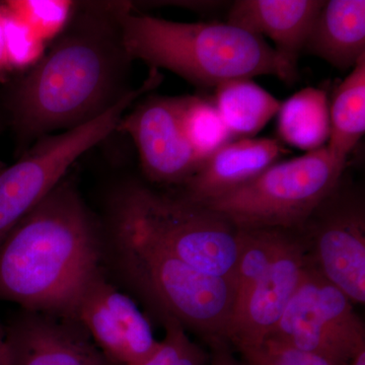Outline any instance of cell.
Masks as SVG:
<instances>
[{
  "label": "cell",
  "mask_w": 365,
  "mask_h": 365,
  "mask_svg": "<svg viewBox=\"0 0 365 365\" xmlns=\"http://www.w3.org/2000/svg\"><path fill=\"white\" fill-rule=\"evenodd\" d=\"M122 1L76 2L39 62L7 86L4 111L20 155L41 137L88 123L130 93L133 59L120 26Z\"/></svg>",
  "instance_id": "1"
},
{
  "label": "cell",
  "mask_w": 365,
  "mask_h": 365,
  "mask_svg": "<svg viewBox=\"0 0 365 365\" xmlns=\"http://www.w3.org/2000/svg\"><path fill=\"white\" fill-rule=\"evenodd\" d=\"M100 228L66 178L0 245V300L25 311L76 318L100 277Z\"/></svg>",
  "instance_id": "2"
},
{
  "label": "cell",
  "mask_w": 365,
  "mask_h": 365,
  "mask_svg": "<svg viewBox=\"0 0 365 365\" xmlns=\"http://www.w3.org/2000/svg\"><path fill=\"white\" fill-rule=\"evenodd\" d=\"M120 26L132 59L168 69L199 86L232 79L276 76L292 85L299 72L264 38L227 23H178L134 11L122 1Z\"/></svg>",
  "instance_id": "3"
},
{
  "label": "cell",
  "mask_w": 365,
  "mask_h": 365,
  "mask_svg": "<svg viewBox=\"0 0 365 365\" xmlns=\"http://www.w3.org/2000/svg\"><path fill=\"white\" fill-rule=\"evenodd\" d=\"M109 225L150 240L200 272L235 282L240 228L200 204L125 182L110 199Z\"/></svg>",
  "instance_id": "4"
},
{
  "label": "cell",
  "mask_w": 365,
  "mask_h": 365,
  "mask_svg": "<svg viewBox=\"0 0 365 365\" xmlns=\"http://www.w3.org/2000/svg\"><path fill=\"white\" fill-rule=\"evenodd\" d=\"M118 262L128 279L163 318L208 342L227 341L235 282L196 270L150 240L109 225Z\"/></svg>",
  "instance_id": "5"
},
{
  "label": "cell",
  "mask_w": 365,
  "mask_h": 365,
  "mask_svg": "<svg viewBox=\"0 0 365 365\" xmlns=\"http://www.w3.org/2000/svg\"><path fill=\"white\" fill-rule=\"evenodd\" d=\"M345 167L323 146L275 163L239 188L200 205L242 230H297L339 184Z\"/></svg>",
  "instance_id": "6"
},
{
  "label": "cell",
  "mask_w": 365,
  "mask_h": 365,
  "mask_svg": "<svg viewBox=\"0 0 365 365\" xmlns=\"http://www.w3.org/2000/svg\"><path fill=\"white\" fill-rule=\"evenodd\" d=\"M163 76L150 69L133 88L97 119L59 134L41 137L11 167H0V245L9 232L66 177L72 163L116 131L135 101L155 90Z\"/></svg>",
  "instance_id": "7"
},
{
  "label": "cell",
  "mask_w": 365,
  "mask_h": 365,
  "mask_svg": "<svg viewBox=\"0 0 365 365\" xmlns=\"http://www.w3.org/2000/svg\"><path fill=\"white\" fill-rule=\"evenodd\" d=\"M268 338L348 365L365 348V329L353 302L309 264ZM267 338V339H268Z\"/></svg>",
  "instance_id": "8"
},
{
  "label": "cell",
  "mask_w": 365,
  "mask_h": 365,
  "mask_svg": "<svg viewBox=\"0 0 365 365\" xmlns=\"http://www.w3.org/2000/svg\"><path fill=\"white\" fill-rule=\"evenodd\" d=\"M299 232L309 264L352 302H365V206L361 192L339 184Z\"/></svg>",
  "instance_id": "9"
},
{
  "label": "cell",
  "mask_w": 365,
  "mask_h": 365,
  "mask_svg": "<svg viewBox=\"0 0 365 365\" xmlns=\"http://www.w3.org/2000/svg\"><path fill=\"white\" fill-rule=\"evenodd\" d=\"M182 97L148 96L120 120L116 131L131 137L150 181L182 185L202 162L182 126Z\"/></svg>",
  "instance_id": "10"
},
{
  "label": "cell",
  "mask_w": 365,
  "mask_h": 365,
  "mask_svg": "<svg viewBox=\"0 0 365 365\" xmlns=\"http://www.w3.org/2000/svg\"><path fill=\"white\" fill-rule=\"evenodd\" d=\"M307 264L304 242L297 230H290L269 267L235 300L227 334L232 347L240 351L267 339L297 292Z\"/></svg>",
  "instance_id": "11"
},
{
  "label": "cell",
  "mask_w": 365,
  "mask_h": 365,
  "mask_svg": "<svg viewBox=\"0 0 365 365\" xmlns=\"http://www.w3.org/2000/svg\"><path fill=\"white\" fill-rule=\"evenodd\" d=\"M76 318L93 342L118 365H137L158 348L150 322L135 302L102 277L86 290Z\"/></svg>",
  "instance_id": "12"
},
{
  "label": "cell",
  "mask_w": 365,
  "mask_h": 365,
  "mask_svg": "<svg viewBox=\"0 0 365 365\" xmlns=\"http://www.w3.org/2000/svg\"><path fill=\"white\" fill-rule=\"evenodd\" d=\"M7 365H118L78 319L25 311L4 329Z\"/></svg>",
  "instance_id": "13"
},
{
  "label": "cell",
  "mask_w": 365,
  "mask_h": 365,
  "mask_svg": "<svg viewBox=\"0 0 365 365\" xmlns=\"http://www.w3.org/2000/svg\"><path fill=\"white\" fill-rule=\"evenodd\" d=\"M285 148L278 139L240 138L206 158L182 184V197L204 204L239 188L279 162Z\"/></svg>",
  "instance_id": "14"
},
{
  "label": "cell",
  "mask_w": 365,
  "mask_h": 365,
  "mask_svg": "<svg viewBox=\"0 0 365 365\" xmlns=\"http://www.w3.org/2000/svg\"><path fill=\"white\" fill-rule=\"evenodd\" d=\"M323 0H237L227 24L259 37H268L275 51L297 69Z\"/></svg>",
  "instance_id": "15"
},
{
  "label": "cell",
  "mask_w": 365,
  "mask_h": 365,
  "mask_svg": "<svg viewBox=\"0 0 365 365\" xmlns=\"http://www.w3.org/2000/svg\"><path fill=\"white\" fill-rule=\"evenodd\" d=\"M304 51L348 71L365 56L364 0H329L314 21Z\"/></svg>",
  "instance_id": "16"
},
{
  "label": "cell",
  "mask_w": 365,
  "mask_h": 365,
  "mask_svg": "<svg viewBox=\"0 0 365 365\" xmlns=\"http://www.w3.org/2000/svg\"><path fill=\"white\" fill-rule=\"evenodd\" d=\"M213 102L234 138H251L259 133L281 106L279 100L249 78L220 83Z\"/></svg>",
  "instance_id": "17"
},
{
  "label": "cell",
  "mask_w": 365,
  "mask_h": 365,
  "mask_svg": "<svg viewBox=\"0 0 365 365\" xmlns=\"http://www.w3.org/2000/svg\"><path fill=\"white\" fill-rule=\"evenodd\" d=\"M281 140L307 153L323 148L330 138V103L326 91L302 88L285 102L277 113Z\"/></svg>",
  "instance_id": "18"
},
{
  "label": "cell",
  "mask_w": 365,
  "mask_h": 365,
  "mask_svg": "<svg viewBox=\"0 0 365 365\" xmlns=\"http://www.w3.org/2000/svg\"><path fill=\"white\" fill-rule=\"evenodd\" d=\"M330 122L327 148L336 160L346 163L365 132V56L355 64L334 93Z\"/></svg>",
  "instance_id": "19"
},
{
  "label": "cell",
  "mask_w": 365,
  "mask_h": 365,
  "mask_svg": "<svg viewBox=\"0 0 365 365\" xmlns=\"http://www.w3.org/2000/svg\"><path fill=\"white\" fill-rule=\"evenodd\" d=\"M182 126L190 145L202 163L235 139L215 102L199 96H182Z\"/></svg>",
  "instance_id": "20"
},
{
  "label": "cell",
  "mask_w": 365,
  "mask_h": 365,
  "mask_svg": "<svg viewBox=\"0 0 365 365\" xmlns=\"http://www.w3.org/2000/svg\"><path fill=\"white\" fill-rule=\"evenodd\" d=\"M11 11L49 46L66 30L76 2L68 0H9Z\"/></svg>",
  "instance_id": "21"
},
{
  "label": "cell",
  "mask_w": 365,
  "mask_h": 365,
  "mask_svg": "<svg viewBox=\"0 0 365 365\" xmlns=\"http://www.w3.org/2000/svg\"><path fill=\"white\" fill-rule=\"evenodd\" d=\"M6 31L9 63L14 74L24 73L40 61L48 45L25 21L11 11L6 1Z\"/></svg>",
  "instance_id": "22"
},
{
  "label": "cell",
  "mask_w": 365,
  "mask_h": 365,
  "mask_svg": "<svg viewBox=\"0 0 365 365\" xmlns=\"http://www.w3.org/2000/svg\"><path fill=\"white\" fill-rule=\"evenodd\" d=\"M163 319L165 338L158 341L157 349L148 359L137 365H207L205 352L189 339L182 326L170 318Z\"/></svg>",
  "instance_id": "23"
},
{
  "label": "cell",
  "mask_w": 365,
  "mask_h": 365,
  "mask_svg": "<svg viewBox=\"0 0 365 365\" xmlns=\"http://www.w3.org/2000/svg\"><path fill=\"white\" fill-rule=\"evenodd\" d=\"M239 352L245 365H334L322 357L300 351L271 338L258 347L246 348Z\"/></svg>",
  "instance_id": "24"
},
{
  "label": "cell",
  "mask_w": 365,
  "mask_h": 365,
  "mask_svg": "<svg viewBox=\"0 0 365 365\" xmlns=\"http://www.w3.org/2000/svg\"><path fill=\"white\" fill-rule=\"evenodd\" d=\"M6 18V2L0 1V83H6L14 74L7 50Z\"/></svg>",
  "instance_id": "25"
},
{
  "label": "cell",
  "mask_w": 365,
  "mask_h": 365,
  "mask_svg": "<svg viewBox=\"0 0 365 365\" xmlns=\"http://www.w3.org/2000/svg\"><path fill=\"white\" fill-rule=\"evenodd\" d=\"M211 356L207 365H245L235 359L232 345L227 341L211 343Z\"/></svg>",
  "instance_id": "26"
},
{
  "label": "cell",
  "mask_w": 365,
  "mask_h": 365,
  "mask_svg": "<svg viewBox=\"0 0 365 365\" xmlns=\"http://www.w3.org/2000/svg\"><path fill=\"white\" fill-rule=\"evenodd\" d=\"M0 365H7L6 343H4V328L0 323Z\"/></svg>",
  "instance_id": "27"
},
{
  "label": "cell",
  "mask_w": 365,
  "mask_h": 365,
  "mask_svg": "<svg viewBox=\"0 0 365 365\" xmlns=\"http://www.w3.org/2000/svg\"><path fill=\"white\" fill-rule=\"evenodd\" d=\"M348 365H365V348L357 352Z\"/></svg>",
  "instance_id": "28"
},
{
  "label": "cell",
  "mask_w": 365,
  "mask_h": 365,
  "mask_svg": "<svg viewBox=\"0 0 365 365\" xmlns=\"http://www.w3.org/2000/svg\"><path fill=\"white\" fill-rule=\"evenodd\" d=\"M4 118H1V116H0V133H1L2 129H4Z\"/></svg>",
  "instance_id": "29"
}]
</instances>
